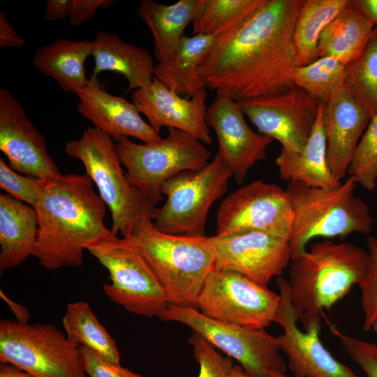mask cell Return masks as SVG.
<instances>
[{
    "label": "cell",
    "instance_id": "cell-1",
    "mask_svg": "<svg viewBox=\"0 0 377 377\" xmlns=\"http://www.w3.org/2000/svg\"><path fill=\"white\" fill-rule=\"evenodd\" d=\"M304 0H267L235 31L216 38L200 75L206 88L239 102L283 94L300 66L293 42Z\"/></svg>",
    "mask_w": 377,
    "mask_h": 377
},
{
    "label": "cell",
    "instance_id": "cell-2",
    "mask_svg": "<svg viewBox=\"0 0 377 377\" xmlns=\"http://www.w3.org/2000/svg\"><path fill=\"white\" fill-rule=\"evenodd\" d=\"M38 222L34 256L50 270L83 265L84 251L111 231L106 205L85 175L47 179L34 207Z\"/></svg>",
    "mask_w": 377,
    "mask_h": 377
},
{
    "label": "cell",
    "instance_id": "cell-3",
    "mask_svg": "<svg viewBox=\"0 0 377 377\" xmlns=\"http://www.w3.org/2000/svg\"><path fill=\"white\" fill-rule=\"evenodd\" d=\"M367 251L350 242H316L291 258L288 290L293 308L305 330L320 323L324 309L346 296L362 279Z\"/></svg>",
    "mask_w": 377,
    "mask_h": 377
},
{
    "label": "cell",
    "instance_id": "cell-4",
    "mask_svg": "<svg viewBox=\"0 0 377 377\" xmlns=\"http://www.w3.org/2000/svg\"><path fill=\"white\" fill-rule=\"evenodd\" d=\"M125 238L145 258L158 279L168 304L197 309L202 285L214 269L209 237L172 235L145 217Z\"/></svg>",
    "mask_w": 377,
    "mask_h": 377
},
{
    "label": "cell",
    "instance_id": "cell-5",
    "mask_svg": "<svg viewBox=\"0 0 377 377\" xmlns=\"http://www.w3.org/2000/svg\"><path fill=\"white\" fill-rule=\"evenodd\" d=\"M357 184L350 176L330 189L288 183L293 215L289 235L292 257L303 252L316 237L371 232L374 221L368 206L354 194Z\"/></svg>",
    "mask_w": 377,
    "mask_h": 377
},
{
    "label": "cell",
    "instance_id": "cell-6",
    "mask_svg": "<svg viewBox=\"0 0 377 377\" xmlns=\"http://www.w3.org/2000/svg\"><path fill=\"white\" fill-rule=\"evenodd\" d=\"M65 151L82 163L86 175L96 184L110 211L112 233L126 237L140 220L153 218L156 207L129 182L111 138L89 127L80 138L68 142Z\"/></svg>",
    "mask_w": 377,
    "mask_h": 377
},
{
    "label": "cell",
    "instance_id": "cell-7",
    "mask_svg": "<svg viewBox=\"0 0 377 377\" xmlns=\"http://www.w3.org/2000/svg\"><path fill=\"white\" fill-rule=\"evenodd\" d=\"M120 161L132 186L154 207L164 198L165 182L175 175L206 165L211 151L192 135L175 128L148 143H135L123 137L114 143Z\"/></svg>",
    "mask_w": 377,
    "mask_h": 377
},
{
    "label": "cell",
    "instance_id": "cell-8",
    "mask_svg": "<svg viewBox=\"0 0 377 377\" xmlns=\"http://www.w3.org/2000/svg\"><path fill=\"white\" fill-rule=\"evenodd\" d=\"M231 177V169L218 153L204 167L172 177L163 186L165 203L154 211V226L168 234L205 236L209 211Z\"/></svg>",
    "mask_w": 377,
    "mask_h": 377
},
{
    "label": "cell",
    "instance_id": "cell-9",
    "mask_svg": "<svg viewBox=\"0 0 377 377\" xmlns=\"http://www.w3.org/2000/svg\"><path fill=\"white\" fill-rule=\"evenodd\" d=\"M87 251L109 272L105 295L128 312L158 318L168 302L154 271L142 254L125 238L110 232Z\"/></svg>",
    "mask_w": 377,
    "mask_h": 377
},
{
    "label": "cell",
    "instance_id": "cell-10",
    "mask_svg": "<svg viewBox=\"0 0 377 377\" xmlns=\"http://www.w3.org/2000/svg\"><path fill=\"white\" fill-rule=\"evenodd\" d=\"M0 362L34 377H88L78 348L51 323L0 321Z\"/></svg>",
    "mask_w": 377,
    "mask_h": 377
},
{
    "label": "cell",
    "instance_id": "cell-11",
    "mask_svg": "<svg viewBox=\"0 0 377 377\" xmlns=\"http://www.w3.org/2000/svg\"><path fill=\"white\" fill-rule=\"evenodd\" d=\"M158 318L189 327L214 348L236 360L252 377H270L268 371L284 373L286 369L276 337L265 329H251L219 321L205 316L195 308L171 304Z\"/></svg>",
    "mask_w": 377,
    "mask_h": 377
},
{
    "label": "cell",
    "instance_id": "cell-12",
    "mask_svg": "<svg viewBox=\"0 0 377 377\" xmlns=\"http://www.w3.org/2000/svg\"><path fill=\"white\" fill-rule=\"evenodd\" d=\"M280 295L245 276L213 269L197 300V309L214 320L251 329H265L276 322Z\"/></svg>",
    "mask_w": 377,
    "mask_h": 377
},
{
    "label": "cell",
    "instance_id": "cell-13",
    "mask_svg": "<svg viewBox=\"0 0 377 377\" xmlns=\"http://www.w3.org/2000/svg\"><path fill=\"white\" fill-rule=\"evenodd\" d=\"M293 219L286 189L253 181L228 194L216 217V235L263 232L289 239Z\"/></svg>",
    "mask_w": 377,
    "mask_h": 377
},
{
    "label": "cell",
    "instance_id": "cell-14",
    "mask_svg": "<svg viewBox=\"0 0 377 377\" xmlns=\"http://www.w3.org/2000/svg\"><path fill=\"white\" fill-rule=\"evenodd\" d=\"M258 133L278 140L286 152L305 147L316 122L320 102L293 86L286 92L239 102Z\"/></svg>",
    "mask_w": 377,
    "mask_h": 377
},
{
    "label": "cell",
    "instance_id": "cell-15",
    "mask_svg": "<svg viewBox=\"0 0 377 377\" xmlns=\"http://www.w3.org/2000/svg\"><path fill=\"white\" fill-rule=\"evenodd\" d=\"M214 268L238 272L264 286L281 276L292 258L289 239L258 231L209 237Z\"/></svg>",
    "mask_w": 377,
    "mask_h": 377
},
{
    "label": "cell",
    "instance_id": "cell-16",
    "mask_svg": "<svg viewBox=\"0 0 377 377\" xmlns=\"http://www.w3.org/2000/svg\"><path fill=\"white\" fill-rule=\"evenodd\" d=\"M281 297L276 323L283 332L276 337L281 350L288 358V364L295 377H359L348 366L338 361L321 343L320 323L312 324L306 332L297 325L288 280L276 277Z\"/></svg>",
    "mask_w": 377,
    "mask_h": 377
},
{
    "label": "cell",
    "instance_id": "cell-17",
    "mask_svg": "<svg viewBox=\"0 0 377 377\" xmlns=\"http://www.w3.org/2000/svg\"><path fill=\"white\" fill-rule=\"evenodd\" d=\"M0 150L7 156L9 166L20 174L44 180L61 175L43 135L5 88L0 89Z\"/></svg>",
    "mask_w": 377,
    "mask_h": 377
},
{
    "label": "cell",
    "instance_id": "cell-18",
    "mask_svg": "<svg viewBox=\"0 0 377 377\" xmlns=\"http://www.w3.org/2000/svg\"><path fill=\"white\" fill-rule=\"evenodd\" d=\"M244 116L239 103L220 91H216L206 114L207 125L217 136V153L229 165L239 184L244 182L249 170L266 157L267 148L272 141L253 131Z\"/></svg>",
    "mask_w": 377,
    "mask_h": 377
},
{
    "label": "cell",
    "instance_id": "cell-19",
    "mask_svg": "<svg viewBox=\"0 0 377 377\" xmlns=\"http://www.w3.org/2000/svg\"><path fill=\"white\" fill-rule=\"evenodd\" d=\"M207 96L205 88L184 98L154 77L149 85L135 90L131 98L157 133L163 127L175 128L209 145L212 139L206 121Z\"/></svg>",
    "mask_w": 377,
    "mask_h": 377
},
{
    "label": "cell",
    "instance_id": "cell-20",
    "mask_svg": "<svg viewBox=\"0 0 377 377\" xmlns=\"http://www.w3.org/2000/svg\"><path fill=\"white\" fill-rule=\"evenodd\" d=\"M371 118L346 82L324 104L323 124L327 140V158L332 173L338 180L343 179L348 172Z\"/></svg>",
    "mask_w": 377,
    "mask_h": 377
},
{
    "label": "cell",
    "instance_id": "cell-21",
    "mask_svg": "<svg viewBox=\"0 0 377 377\" xmlns=\"http://www.w3.org/2000/svg\"><path fill=\"white\" fill-rule=\"evenodd\" d=\"M77 96V111L116 142L123 137H133L143 143L161 138L132 102L108 92L97 78L91 77Z\"/></svg>",
    "mask_w": 377,
    "mask_h": 377
},
{
    "label": "cell",
    "instance_id": "cell-22",
    "mask_svg": "<svg viewBox=\"0 0 377 377\" xmlns=\"http://www.w3.org/2000/svg\"><path fill=\"white\" fill-rule=\"evenodd\" d=\"M95 65L92 77L104 71L122 75L128 90L144 88L154 79L155 64L148 50L125 42L116 34L100 31L93 41Z\"/></svg>",
    "mask_w": 377,
    "mask_h": 377
},
{
    "label": "cell",
    "instance_id": "cell-23",
    "mask_svg": "<svg viewBox=\"0 0 377 377\" xmlns=\"http://www.w3.org/2000/svg\"><path fill=\"white\" fill-rule=\"evenodd\" d=\"M324 104L320 103L316 122L310 137L300 152L281 149L276 158L281 178L288 183H299L310 187L330 189L341 182L332 173L327 158V140L323 124Z\"/></svg>",
    "mask_w": 377,
    "mask_h": 377
},
{
    "label": "cell",
    "instance_id": "cell-24",
    "mask_svg": "<svg viewBox=\"0 0 377 377\" xmlns=\"http://www.w3.org/2000/svg\"><path fill=\"white\" fill-rule=\"evenodd\" d=\"M38 222L33 207L0 194V270L15 267L34 256Z\"/></svg>",
    "mask_w": 377,
    "mask_h": 377
},
{
    "label": "cell",
    "instance_id": "cell-25",
    "mask_svg": "<svg viewBox=\"0 0 377 377\" xmlns=\"http://www.w3.org/2000/svg\"><path fill=\"white\" fill-rule=\"evenodd\" d=\"M199 4L200 0H179L170 5L153 0L140 1L138 14L151 33L154 56L158 63L168 62L173 57Z\"/></svg>",
    "mask_w": 377,
    "mask_h": 377
},
{
    "label": "cell",
    "instance_id": "cell-26",
    "mask_svg": "<svg viewBox=\"0 0 377 377\" xmlns=\"http://www.w3.org/2000/svg\"><path fill=\"white\" fill-rule=\"evenodd\" d=\"M92 50L93 41L61 38L38 47L33 64L40 73L55 80L63 91L77 95L89 82L84 63Z\"/></svg>",
    "mask_w": 377,
    "mask_h": 377
},
{
    "label": "cell",
    "instance_id": "cell-27",
    "mask_svg": "<svg viewBox=\"0 0 377 377\" xmlns=\"http://www.w3.org/2000/svg\"><path fill=\"white\" fill-rule=\"evenodd\" d=\"M215 39L214 36L184 35L173 57L168 62L155 64L154 77L182 96L191 97L206 88L200 66Z\"/></svg>",
    "mask_w": 377,
    "mask_h": 377
},
{
    "label": "cell",
    "instance_id": "cell-28",
    "mask_svg": "<svg viewBox=\"0 0 377 377\" xmlns=\"http://www.w3.org/2000/svg\"><path fill=\"white\" fill-rule=\"evenodd\" d=\"M374 28L350 1L321 33L318 57H333L348 65L363 53Z\"/></svg>",
    "mask_w": 377,
    "mask_h": 377
},
{
    "label": "cell",
    "instance_id": "cell-29",
    "mask_svg": "<svg viewBox=\"0 0 377 377\" xmlns=\"http://www.w3.org/2000/svg\"><path fill=\"white\" fill-rule=\"evenodd\" d=\"M62 324L68 340L74 346L86 348L110 362L120 364L115 341L99 323L89 303H69Z\"/></svg>",
    "mask_w": 377,
    "mask_h": 377
},
{
    "label": "cell",
    "instance_id": "cell-30",
    "mask_svg": "<svg viewBox=\"0 0 377 377\" xmlns=\"http://www.w3.org/2000/svg\"><path fill=\"white\" fill-rule=\"evenodd\" d=\"M350 0H304L293 34L300 66L318 58V40L324 29L348 5Z\"/></svg>",
    "mask_w": 377,
    "mask_h": 377
},
{
    "label": "cell",
    "instance_id": "cell-31",
    "mask_svg": "<svg viewBox=\"0 0 377 377\" xmlns=\"http://www.w3.org/2000/svg\"><path fill=\"white\" fill-rule=\"evenodd\" d=\"M267 0H200L192 21L193 35L230 34L249 20Z\"/></svg>",
    "mask_w": 377,
    "mask_h": 377
},
{
    "label": "cell",
    "instance_id": "cell-32",
    "mask_svg": "<svg viewBox=\"0 0 377 377\" xmlns=\"http://www.w3.org/2000/svg\"><path fill=\"white\" fill-rule=\"evenodd\" d=\"M346 66L335 58L318 57L309 64L298 66L293 73L292 83L325 104L334 92L345 84Z\"/></svg>",
    "mask_w": 377,
    "mask_h": 377
},
{
    "label": "cell",
    "instance_id": "cell-33",
    "mask_svg": "<svg viewBox=\"0 0 377 377\" xmlns=\"http://www.w3.org/2000/svg\"><path fill=\"white\" fill-rule=\"evenodd\" d=\"M346 84L372 117L377 114V27L363 53L346 66Z\"/></svg>",
    "mask_w": 377,
    "mask_h": 377
},
{
    "label": "cell",
    "instance_id": "cell-34",
    "mask_svg": "<svg viewBox=\"0 0 377 377\" xmlns=\"http://www.w3.org/2000/svg\"><path fill=\"white\" fill-rule=\"evenodd\" d=\"M348 173L369 191L377 183V114L373 116L360 138Z\"/></svg>",
    "mask_w": 377,
    "mask_h": 377
},
{
    "label": "cell",
    "instance_id": "cell-35",
    "mask_svg": "<svg viewBox=\"0 0 377 377\" xmlns=\"http://www.w3.org/2000/svg\"><path fill=\"white\" fill-rule=\"evenodd\" d=\"M367 246V269L358 284L361 291V306L364 311V331L371 330L377 321V239L369 236Z\"/></svg>",
    "mask_w": 377,
    "mask_h": 377
},
{
    "label": "cell",
    "instance_id": "cell-36",
    "mask_svg": "<svg viewBox=\"0 0 377 377\" xmlns=\"http://www.w3.org/2000/svg\"><path fill=\"white\" fill-rule=\"evenodd\" d=\"M199 364L198 377H231L234 366L229 357L220 355L215 348L195 332L188 340Z\"/></svg>",
    "mask_w": 377,
    "mask_h": 377
},
{
    "label": "cell",
    "instance_id": "cell-37",
    "mask_svg": "<svg viewBox=\"0 0 377 377\" xmlns=\"http://www.w3.org/2000/svg\"><path fill=\"white\" fill-rule=\"evenodd\" d=\"M45 181L30 176H23L0 158V187L13 198L34 207Z\"/></svg>",
    "mask_w": 377,
    "mask_h": 377
},
{
    "label": "cell",
    "instance_id": "cell-38",
    "mask_svg": "<svg viewBox=\"0 0 377 377\" xmlns=\"http://www.w3.org/2000/svg\"><path fill=\"white\" fill-rule=\"evenodd\" d=\"M81 365L88 377H144L83 347H78Z\"/></svg>",
    "mask_w": 377,
    "mask_h": 377
},
{
    "label": "cell",
    "instance_id": "cell-39",
    "mask_svg": "<svg viewBox=\"0 0 377 377\" xmlns=\"http://www.w3.org/2000/svg\"><path fill=\"white\" fill-rule=\"evenodd\" d=\"M338 334L345 351L367 377H377V344L354 337Z\"/></svg>",
    "mask_w": 377,
    "mask_h": 377
},
{
    "label": "cell",
    "instance_id": "cell-40",
    "mask_svg": "<svg viewBox=\"0 0 377 377\" xmlns=\"http://www.w3.org/2000/svg\"><path fill=\"white\" fill-rule=\"evenodd\" d=\"M114 2L113 0H72L69 23L72 27L81 26L94 17L99 8H108Z\"/></svg>",
    "mask_w": 377,
    "mask_h": 377
},
{
    "label": "cell",
    "instance_id": "cell-41",
    "mask_svg": "<svg viewBox=\"0 0 377 377\" xmlns=\"http://www.w3.org/2000/svg\"><path fill=\"white\" fill-rule=\"evenodd\" d=\"M25 40L16 32L6 14L0 12V47L21 48Z\"/></svg>",
    "mask_w": 377,
    "mask_h": 377
},
{
    "label": "cell",
    "instance_id": "cell-42",
    "mask_svg": "<svg viewBox=\"0 0 377 377\" xmlns=\"http://www.w3.org/2000/svg\"><path fill=\"white\" fill-rule=\"evenodd\" d=\"M72 0H47L45 17L47 21L53 22L69 17Z\"/></svg>",
    "mask_w": 377,
    "mask_h": 377
},
{
    "label": "cell",
    "instance_id": "cell-43",
    "mask_svg": "<svg viewBox=\"0 0 377 377\" xmlns=\"http://www.w3.org/2000/svg\"><path fill=\"white\" fill-rule=\"evenodd\" d=\"M352 4L374 27H377V0H351Z\"/></svg>",
    "mask_w": 377,
    "mask_h": 377
},
{
    "label": "cell",
    "instance_id": "cell-44",
    "mask_svg": "<svg viewBox=\"0 0 377 377\" xmlns=\"http://www.w3.org/2000/svg\"><path fill=\"white\" fill-rule=\"evenodd\" d=\"M0 377H34L28 372L10 363H0Z\"/></svg>",
    "mask_w": 377,
    "mask_h": 377
},
{
    "label": "cell",
    "instance_id": "cell-45",
    "mask_svg": "<svg viewBox=\"0 0 377 377\" xmlns=\"http://www.w3.org/2000/svg\"><path fill=\"white\" fill-rule=\"evenodd\" d=\"M1 296L3 300H6V302L10 306L13 313H15V316L18 318L17 321L24 322V323L28 322V320L29 319V316L26 309H24L22 306H20L18 304H16L15 302L10 300L8 297H6V295L3 293H2L1 291Z\"/></svg>",
    "mask_w": 377,
    "mask_h": 377
},
{
    "label": "cell",
    "instance_id": "cell-46",
    "mask_svg": "<svg viewBox=\"0 0 377 377\" xmlns=\"http://www.w3.org/2000/svg\"><path fill=\"white\" fill-rule=\"evenodd\" d=\"M231 377H252L246 374L240 365H234L232 371Z\"/></svg>",
    "mask_w": 377,
    "mask_h": 377
},
{
    "label": "cell",
    "instance_id": "cell-47",
    "mask_svg": "<svg viewBox=\"0 0 377 377\" xmlns=\"http://www.w3.org/2000/svg\"><path fill=\"white\" fill-rule=\"evenodd\" d=\"M371 329L375 332L376 337H377V321L373 325Z\"/></svg>",
    "mask_w": 377,
    "mask_h": 377
}]
</instances>
